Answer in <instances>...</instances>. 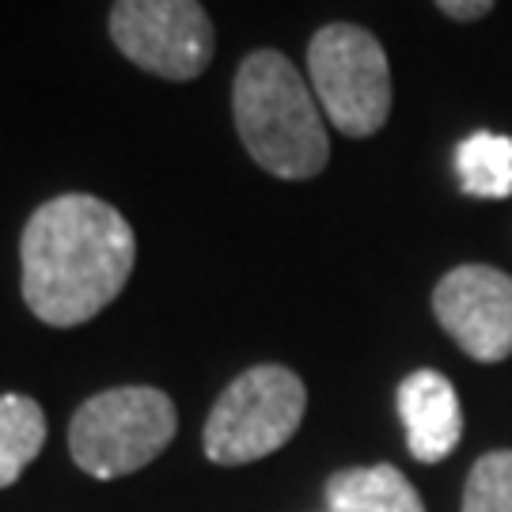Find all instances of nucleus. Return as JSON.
Instances as JSON below:
<instances>
[{"instance_id": "f257e3e1", "label": "nucleus", "mask_w": 512, "mask_h": 512, "mask_svg": "<svg viewBox=\"0 0 512 512\" xmlns=\"http://www.w3.org/2000/svg\"><path fill=\"white\" fill-rule=\"evenodd\" d=\"M137 262L129 220L95 194H57L19 236L23 300L50 327H80L110 308Z\"/></svg>"}, {"instance_id": "f03ea898", "label": "nucleus", "mask_w": 512, "mask_h": 512, "mask_svg": "<svg viewBox=\"0 0 512 512\" xmlns=\"http://www.w3.org/2000/svg\"><path fill=\"white\" fill-rule=\"evenodd\" d=\"M232 114L243 148L277 179H315L330 160L323 107L296 65L277 50L243 57L232 84Z\"/></svg>"}, {"instance_id": "7ed1b4c3", "label": "nucleus", "mask_w": 512, "mask_h": 512, "mask_svg": "<svg viewBox=\"0 0 512 512\" xmlns=\"http://www.w3.org/2000/svg\"><path fill=\"white\" fill-rule=\"evenodd\" d=\"M179 414L160 387H110L69 421V456L92 478H126L175 440Z\"/></svg>"}, {"instance_id": "20e7f679", "label": "nucleus", "mask_w": 512, "mask_h": 512, "mask_svg": "<svg viewBox=\"0 0 512 512\" xmlns=\"http://www.w3.org/2000/svg\"><path fill=\"white\" fill-rule=\"evenodd\" d=\"M308 391L285 365H255L224 387L205 421V456L220 467L274 456L296 437Z\"/></svg>"}, {"instance_id": "39448f33", "label": "nucleus", "mask_w": 512, "mask_h": 512, "mask_svg": "<svg viewBox=\"0 0 512 512\" xmlns=\"http://www.w3.org/2000/svg\"><path fill=\"white\" fill-rule=\"evenodd\" d=\"M308 84L330 126L372 137L391 114V65L380 38L357 23H327L308 46Z\"/></svg>"}, {"instance_id": "423d86ee", "label": "nucleus", "mask_w": 512, "mask_h": 512, "mask_svg": "<svg viewBox=\"0 0 512 512\" xmlns=\"http://www.w3.org/2000/svg\"><path fill=\"white\" fill-rule=\"evenodd\" d=\"M110 42L137 69L160 80H198L213 61L217 35L198 0H114Z\"/></svg>"}, {"instance_id": "0eeeda50", "label": "nucleus", "mask_w": 512, "mask_h": 512, "mask_svg": "<svg viewBox=\"0 0 512 512\" xmlns=\"http://www.w3.org/2000/svg\"><path fill=\"white\" fill-rule=\"evenodd\" d=\"M440 327L475 361H505L512 353V277L494 266H459L433 293Z\"/></svg>"}, {"instance_id": "6e6552de", "label": "nucleus", "mask_w": 512, "mask_h": 512, "mask_svg": "<svg viewBox=\"0 0 512 512\" xmlns=\"http://www.w3.org/2000/svg\"><path fill=\"white\" fill-rule=\"evenodd\" d=\"M399 418L406 425V444L418 463H440L456 452L463 437V410L448 376L421 368L399 384Z\"/></svg>"}, {"instance_id": "1a4fd4ad", "label": "nucleus", "mask_w": 512, "mask_h": 512, "mask_svg": "<svg viewBox=\"0 0 512 512\" xmlns=\"http://www.w3.org/2000/svg\"><path fill=\"white\" fill-rule=\"evenodd\" d=\"M327 512H425V505L399 467L376 463L330 475Z\"/></svg>"}, {"instance_id": "9d476101", "label": "nucleus", "mask_w": 512, "mask_h": 512, "mask_svg": "<svg viewBox=\"0 0 512 512\" xmlns=\"http://www.w3.org/2000/svg\"><path fill=\"white\" fill-rule=\"evenodd\" d=\"M456 175L471 198H509L512 194V137L471 133L456 148Z\"/></svg>"}, {"instance_id": "9b49d317", "label": "nucleus", "mask_w": 512, "mask_h": 512, "mask_svg": "<svg viewBox=\"0 0 512 512\" xmlns=\"http://www.w3.org/2000/svg\"><path fill=\"white\" fill-rule=\"evenodd\" d=\"M46 444V414L27 395H0V490L12 486Z\"/></svg>"}, {"instance_id": "f8f14e48", "label": "nucleus", "mask_w": 512, "mask_h": 512, "mask_svg": "<svg viewBox=\"0 0 512 512\" xmlns=\"http://www.w3.org/2000/svg\"><path fill=\"white\" fill-rule=\"evenodd\" d=\"M463 512H512V452H490L471 467Z\"/></svg>"}, {"instance_id": "ddd939ff", "label": "nucleus", "mask_w": 512, "mask_h": 512, "mask_svg": "<svg viewBox=\"0 0 512 512\" xmlns=\"http://www.w3.org/2000/svg\"><path fill=\"white\" fill-rule=\"evenodd\" d=\"M437 8L444 16L459 19V23H471V19L486 16L494 8V0H437Z\"/></svg>"}]
</instances>
